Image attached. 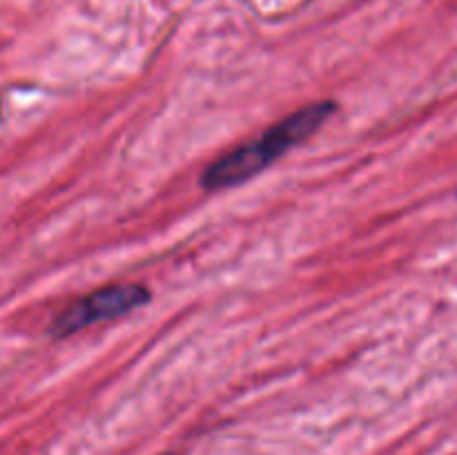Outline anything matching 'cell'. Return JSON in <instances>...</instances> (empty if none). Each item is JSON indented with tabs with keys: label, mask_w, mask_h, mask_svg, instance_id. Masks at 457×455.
<instances>
[{
	"label": "cell",
	"mask_w": 457,
	"mask_h": 455,
	"mask_svg": "<svg viewBox=\"0 0 457 455\" xmlns=\"http://www.w3.org/2000/svg\"><path fill=\"white\" fill-rule=\"evenodd\" d=\"M333 112V101L311 103V105L293 112L286 119H281L279 123L268 128L257 141L244 143V145L219 156L214 163H210L205 168L204 177H201V186L208 192H219L226 190V187L239 186L244 181H250L262 170L275 163L281 154H286L290 147L299 145L312 132H317Z\"/></svg>",
	"instance_id": "obj_1"
},
{
	"label": "cell",
	"mask_w": 457,
	"mask_h": 455,
	"mask_svg": "<svg viewBox=\"0 0 457 455\" xmlns=\"http://www.w3.org/2000/svg\"><path fill=\"white\" fill-rule=\"evenodd\" d=\"M150 302V290L141 284H112L85 294L79 302L70 303L61 315L54 319V337H67L83 328L116 319Z\"/></svg>",
	"instance_id": "obj_2"
}]
</instances>
